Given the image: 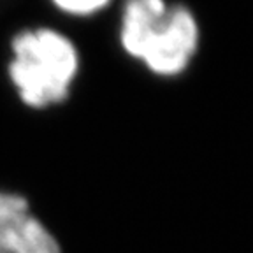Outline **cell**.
Returning <instances> with one entry per match:
<instances>
[{
	"label": "cell",
	"instance_id": "4",
	"mask_svg": "<svg viewBox=\"0 0 253 253\" xmlns=\"http://www.w3.org/2000/svg\"><path fill=\"white\" fill-rule=\"evenodd\" d=\"M115 0H49L60 14L69 18H91L104 12Z\"/></svg>",
	"mask_w": 253,
	"mask_h": 253
},
{
	"label": "cell",
	"instance_id": "2",
	"mask_svg": "<svg viewBox=\"0 0 253 253\" xmlns=\"http://www.w3.org/2000/svg\"><path fill=\"white\" fill-rule=\"evenodd\" d=\"M7 76L20 102L34 111L63 104L81 72L76 42L53 27H30L11 39Z\"/></svg>",
	"mask_w": 253,
	"mask_h": 253
},
{
	"label": "cell",
	"instance_id": "3",
	"mask_svg": "<svg viewBox=\"0 0 253 253\" xmlns=\"http://www.w3.org/2000/svg\"><path fill=\"white\" fill-rule=\"evenodd\" d=\"M0 253H62L51 230L18 192L0 188Z\"/></svg>",
	"mask_w": 253,
	"mask_h": 253
},
{
	"label": "cell",
	"instance_id": "1",
	"mask_svg": "<svg viewBox=\"0 0 253 253\" xmlns=\"http://www.w3.org/2000/svg\"><path fill=\"white\" fill-rule=\"evenodd\" d=\"M118 44L151 76H183L201 46V23L188 5L167 0H125L120 12Z\"/></svg>",
	"mask_w": 253,
	"mask_h": 253
}]
</instances>
